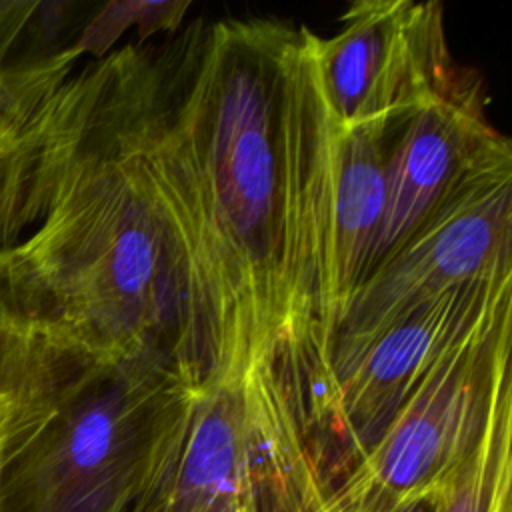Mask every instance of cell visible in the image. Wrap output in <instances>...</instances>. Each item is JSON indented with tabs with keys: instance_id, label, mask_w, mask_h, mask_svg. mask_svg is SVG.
<instances>
[{
	"instance_id": "6da1fadb",
	"label": "cell",
	"mask_w": 512,
	"mask_h": 512,
	"mask_svg": "<svg viewBox=\"0 0 512 512\" xmlns=\"http://www.w3.org/2000/svg\"><path fill=\"white\" fill-rule=\"evenodd\" d=\"M332 134L306 26L198 22L146 50L144 156L184 264L194 376L266 378L310 426L336 338Z\"/></svg>"
},
{
	"instance_id": "7a4b0ae2",
	"label": "cell",
	"mask_w": 512,
	"mask_h": 512,
	"mask_svg": "<svg viewBox=\"0 0 512 512\" xmlns=\"http://www.w3.org/2000/svg\"><path fill=\"white\" fill-rule=\"evenodd\" d=\"M144 68L146 50L128 44L66 78L46 122L34 222L0 274L60 336L172 362L198 384L184 264L144 156Z\"/></svg>"
},
{
	"instance_id": "3957f363",
	"label": "cell",
	"mask_w": 512,
	"mask_h": 512,
	"mask_svg": "<svg viewBox=\"0 0 512 512\" xmlns=\"http://www.w3.org/2000/svg\"><path fill=\"white\" fill-rule=\"evenodd\" d=\"M200 394L172 362L50 330L32 418L0 474V512H158Z\"/></svg>"
},
{
	"instance_id": "277c9868",
	"label": "cell",
	"mask_w": 512,
	"mask_h": 512,
	"mask_svg": "<svg viewBox=\"0 0 512 512\" xmlns=\"http://www.w3.org/2000/svg\"><path fill=\"white\" fill-rule=\"evenodd\" d=\"M510 324L512 316L502 318L442 362L316 512H400L418 502L440 504L492 422L512 406Z\"/></svg>"
},
{
	"instance_id": "5b68a950",
	"label": "cell",
	"mask_w": 512,
	"mask_h": 512,
	"mask_svg": "<svg viewBox=\"0 0 512 512\" xmlns=\"http://www.w3.org/2000/svg\"><path fill=\"white\" fill-rule=\"evenodd\" d=\"M506 316L512 274L456 286L410 308L340 366L314 426V460L326 492L372 450L442 362Z\"/></svg>"
},
{
	"instance_id": "8992f818",
	"label": "cell",
	"mask_w": 512,
	"mask_h": 512,
	"mask_svg": "<svg viewBox=\"0 0 512 512\" xmlns=\"http://www.w3.org/2000/svg\"><path fill=\"white\" fill-rule=\"evenodd\" d=\"M512 274V156L474 174L364 282L346 308L332 374L410 308L456 286Z\"/></svg>"
},
{
	"instance_id": "52a82bcc",
	"label": "cell",
	"mask_w": 512,
	"mask_h": 512,
	"mask_svg": "<svg viewBox=\"0 0 512 512\" xmlns=\"http://www.w3.org/2000/svg\"><path fill=\"white\" fill-rule=\"evenodd\" d=\"M312 60L340 132L408 116L462 72L450 56L438 2H356L334 36L312 32Z\"/></svg>"
},
{
	"instance_id": "ba28073f",
	"label": "cell",
	"mask_w": 512,
	"mask_h": 512,
	"mask_svg": "<svg viewBox=\"0 0 512 512\" xmlns=\"http://www.w3.org/2000/svg\"><path fill=\"white\" fill-rule=\"evenodd\" d=\"M510 156L512 144L488 122L482 80L470 70L462 68L448 90L400 118L388 156L386 218L368 278L474 174Z\"/></svg>"
},
{
	"instance_id": "9c48e42d",
	"label": "cell",
	"mask_w": 512,
	"mask_h": 512,
	"mask_svg": "<svg viewBox=\"0 0 512 512\" xmlns=\"http://www.w3.org/2000/svg\"><path fill=\"white\" fill-rule=\"evenodd\" d=\"M398 120L346 132L332 126L330 308L336 332L346 308L370 274L382 236L388 204V156Z\"/></svg>"
},
{
	"instance_id": "30bf717a",
	"label": "cell",
	"mask_w": 512,
	"mask_h": 512,
	"mask_svg": "<svg viewBox=\"0 0 512 512\" xmlns=\"http://www.w3.org/2000/svg\"><path fill=\"white\" fill-rule=\"evenodd\" d=\"M80 54L32 50L0 92V262L34 222L36 182L52 102Z\"/></svg>"
},
{
	"instance_id": "8fae6325",
	"label": "cell",
	"mask_w": 512,
	"mask_h": 512,
	"mask_svg": "<svg viewBox=\"0 0 512 512\" xmlns=\"http://www.w3.org/2000/svg\"><path fill=\"white\" fill-rule=\"evenodd\" d=\"M512 406L488 428L476 454L434 512H512Z\"/></svg>"
},
{
	"instance_id": "7c38bea8",
	"label": "cell",
	"mask_w": 512,
	"mask_h": 512,
	"mask_svg": "<svg viewBox=\"0 0 512 512\" xmlns=\"http://www.w3.org/2000/svg\"><path fill=\"white\" fill-rule=\"evenodd\" d=\"M190 2L164 0V2H146V0H126V2H108L96 4L94 16L86 20L76 40L70 44L80 56L90 54L96 60L110 54V48L122 38L126 28L136 26L138 38L144 40L156 32H174Z\"/></svg>"
},
{
	"instance_id": "4fadbf2b",
	"label": "cell",
	"mask_w": 512,
	"mask_h": 512,
	"mask_svg": "<svg viewBox=\"0 0 512 512\" xmlns=\"http://www.w3.org/2000/svg\"><path fill=\"white\" fill-rule=\"evenodd\" d=\"M46 338L48 328L30 314L0 274V398L28 382Z\"/></svg>"
},
{
	"instance_id": "5bb4252c",
	"label": "cell",
	"mask_w": 512,
	"mask_h": 512,
	"mask_svg": "<svg viewBox=\"0 0 512 512\" xmlns=\"http://www.w3.org/2000/svg\"><path fill=\"white\" fill-rule=\"evenodd\" d=\"M40 0H0V64L12 58L16 44L32 26Z\"/></svg>"
},
{
	"instance_id": "9a60e30c",
	"label": "cell",
	"mask_w": 512,
	"mask_h": 512,
	"mask_svg": "<svg viewBox=\"0 0 512 512\" xmlns=\"http://www.w3.org/2000/svg\"><path fill=\"white\" fill-rule=\"evenodd\" d=\"M30 380L32 376L18 392L0 398V474L6 464L8 452L16 442V438L20 436V432L24 430L30 414Z\"/></svg>"
},
{
	"instance_id": "2e32d148",
	"label": "cell",
	"mask_w": 512,
	"mask_h": 512,
	"mask_svg": "<svg viewBox=\"0 0 512 512\" xmlns=\"http://www.w3.org/2000/svg\"><path fill=\"white\" fill-rule=\"evenodd\" d=\"M24 56H16L14 60L6 62V64H0V92L10 84V80L16 76L20 64H22Z\"/></svg>"
},
{
	"instance_id": "e0dca14e",
	"label": "cell",
	"mask_w": 512,
	"mask_h": 512,
	"mask_svg": "<svg viewBox=\"0 0 512 512\" xmlns=\"http://www.w3.org/2000/svg\"><path fill=\"white\" fill-rule=\"evenodd\" d=\"M400 512H434V506L428 504V502H418V504H412Z\"/></svg>"
},
{
	"instance_id": "ac0fdd59",
	"label": "cell",
	"mask_w": 512,
	"mask_h": 512,
	"mask_svg": "<svg viewBox=\"0 0 512 512\" xmlns=\"http://www.w3.org/2000/svg\"><path fill=\"white\" fill-rule=\"evenodd\" d=\"M236 512H252V510L246 508V506H240V508H236Z\"/></svg>"
},
{
	"instance_id": "d6986e66",
	"label": "cell",
	"mask_w": 512,
	"mask_h": 512,
	"mask_svg": "<svg viewBox=\"0 0 512 512\" xmlns=\"http://www.w3.org/2000/svg\"><path fill=\"white\" fill-rule=\"evenodd\" d=\"M142 512H152V510H142Z\"/></svg>"
}]
</instances>
